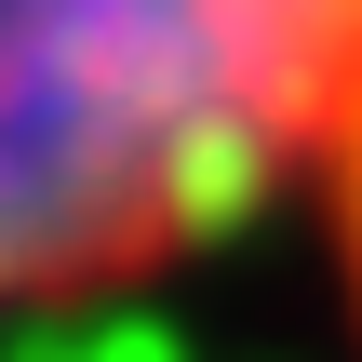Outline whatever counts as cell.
I'll list each match as a JSON object with an SVG mask.
<instances>
[{
	"instance_id": "7a4b0ae2",
	"label": "cell",
	"mask_w": 362,
	"mask_h": 362,
	"mask_svg": "<svg viewBox=\"0 0 362 362\" xmlns=\"http://www.w3.org/2000/svg\"><path fill=\"white\" fill-rule=\"evenodd\" d=\"M322 202H336V242H349V282H362V40H349V81H336V121H322Z\"/></svg>"
},
{
	"instance_id": "6da1fadb",
	"label": "cell",
	"mask_w": 362,
	"mask_h": 362,
	"mask_svg": "<svg viewBox=\"0 0 362 362\" xmlns=\"http://www.w3.org/2000/svg\"><path fill=\"white\" fill-rule=\"evenodd\" d=\"M362 0H0V309L134 282L322 161Z\"/></svg>"
}]
</instances>
